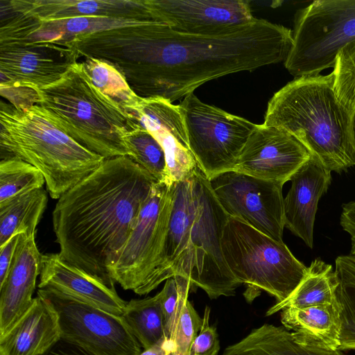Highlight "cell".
I'll return each instance as SVG.
<instances>
[{
    "instance_id": "1",
    "label": "cell",
    "mask_w": 355,
    "mask_h": 355,
    "mask_svg": "<svg viewBox=\"0 0 355 355\" xmlns=\"http://www.w3.org/2000/svg\"><path fill=\"white\" fill-rule=\"evenodd\" d=\"M73 44L80 57L113 65L139 96L173 103L211 80L284 62L293 36L291 29L257 18L216 35L147 21L78 34Z\"/></svg>"
},
{
    "instance_id": "2",
    "label": "cell",
    "mask_w": 355,
    "mask_h": 355,
    "mask_svg": "<svg viewBox=\"0 0 355 355\" xmlns=\"http://www.w3.org/2000/svg\"><path fill=\"white\" fill-rule=\"evenodd\" d=\"M156 182L128 156L105 159L55 206L53 227L62 259L114 286L110 268Z\"/></svg>"
},
{
    "instance_id": "3",
    "label": "cell",
    "mask_w": 355,
    "mask_h": 355,
    "mask_svg": "<svg viewBox=\"0 0 355 355\" xmlns=\"http://www.w3.org/2000/svg\"><path fill=\"white\" fill-rule=\"evenodd\" d=\"M172 208L156 268L135 293H149L178 275L188 278L211 299L231 296L240 284L227 266L221 236L228 219L199 166L188 179L172 184Z\"/></svg>"
},
{
    "instance_id": "4",
    "label": "cell",
    "mask_w": 355,
    "mask_h": 355,
    "mask_svg": "<svg viewBox=\"0 0 355 355\" xmlns=\"http://www.w3.org/2000/svg\"><path fill=\"white\" fill-rule=\"evenodd\" d=\"M352 114L336 94L331 72L288 82L268 101L263 124L288 132L340 173L355 166Z\"/></svg>"
},
{
    "instance_id": "5",
    "label": "cell",
    "mask_w": 355,
    "mask_h": 355,
    "mask_svg": "<svg viewBox=\"0 0 355 355\" xmlns=\"http://www.w3.org/2000/svg\"><path fill=\"white\" fill-rule=\"evenodd\" d=\"M33 89L35 105L80 145L104 159L131 156L125 138L139 123L94 85L83 62L72 64L55 82Z\"/></svg>"
},
{
    "instance_id": "6",
    "label": "cell",
    "mask_w": 355,
    "mask_h": 355,
    "mask_svg": "<svg viewBox=\"0 0 355 355\" xmlns=\"http://www.w3.org/2000/svg\"><path fill=\"white\" fill-rule=\"evenodd\" d=\"M0 146L5 157L23 160L43 175L53 199L95 171L105 160L58 128L37 105L15 107L1 102Z\"/></svg>"
},
{
    "instance_id": "7",
    "label": "cell",
    "mask_w": 355,
    "mask_h": 355,
    "mask_svg": "<svg viewBox=\"0 0 355 355\" xmlns=\"http://www.w3.org/2000/svg\"><path fill=\"white\" fill-rule=\"evenodd\" d=\"M12 12L1 22V85L40 88L60 79L78 62L71 39L36 18Z\"/></svg>"
},
{
    "instance_id": "8",
    "label": "cell",
    "mask_w": 355,
    "mask_h": 355,
    "mask_svg": "<svg viewBox=\"0 0 355 355\" xmlns=\"http://www.w3.org/2000/svg\"><path fill=\"white\" fill-rule=\"evenodd\" d=\"M225 261L236 280L248 286L245 298L263 290L285 300L304 278L307 267L282 241L232 217H228L221 236Z\"/></svg>"
},
{
    "instance_id": "9",
    "label": "cell",
    "mask_w": 355,
    "mask_h": 355,
    "mask_svg": "<svg viewBox=\"0 0 355 355\" xmlns=\"http://www.w3.org/2000/svg\"><path fill=\"white\" fill-rule=\"evenodd\" d=\"M293 45L284 61L295 78L333 67L338 53L355 40V0H316L298 10Z\"/></svg>"
},
{
    "instance_id": "10",
    "label": "cell",
    "mask_w": 355,
    "mask_h": 355,
    "mask_svg": "<svg viewBox=\"0 0 355 355\" xmlns=\"http://www.w3.org/2000/svg\"><path fill=\"white\" fill-rule=\"evenodd\" d=\"M178 106L189 149L207 178L233 171L257 124L205 103L193 93Z\"/></svg>"
},
{
    "instance_id": "11",
    "label": "cell",
    "mask_w": 355,
    "mask_h": 355,
    "mask_svg": "<svg viewBox=\"0 0 355 355\" xmlns=\"http://www.w3.org/2000/svg\"><path fill=\"white\" fill-rule=\"evenodd\" d=\"M172 184L157 182L116 260L109 270L112 280L135 293L148 279L159 261L172 208Z\"/></svg>"
},
{
    "instance_id": "12",
    "label": "cell",
    "mask_w": 355,
    "mask_h": 355,
    "mask_svg": "<svg viewBox=\"0 0 355 355\" xmlns=\"http://www.w3.org/2000/svg\"><path fill=\"white\" fill-rule=\"evenodd\" d=\"M56 311L61 338L95 355H139L141 345L122 316L55 291L39 288Z\"/></svg>"
},
{
    "instance_id": "13",
    "label": "cell",
    "mask_w": 355,
    "mask_h": 355,
    "mask_svg": "<svg viewBox=\"0 0 355 355\" xmlns=\"http://www.w3.org/2000/svg\"><path fill=\"white\" fill-rule=\"evenodd\" d=\"M209 182L228 216L245 223L277 241H283V185L235 171L221 173Z\"/></svg>"
},
{
    "instance_id": "14",
    "label": "cell",
    "mask_w": 355,
    "mask_h": 355,
    "mask_svg": "<svg viewBox=\"0 0 355 355\" xmlns=\"http://www.w3.org/2000/svg\"><path fill=\"white\" fill-rule=\"evenodd\" d=\"M310 157L294 136L263 123L249 136L233 171L284 185Z\"/></svg>"
},
{
    "instance_id": "15",
    "label": "cell",
    "mask_w": 355,
    "mask_h": 355,
    "mask_svg": "<svg viewBox=\"0 0 355 355\" xmlns=\"http://www.w3.org/2000/svg\"><path fill=\"white\" fill-rule=\"evenodd\" d=\"M155 19L175 31L216 35L252 21L245 0H147Z\"/></svg>"
},
{
    "instance_id": "16",
    "label": "cell",
    "mask_w": 355,
    "mask_h": 355,
    "mask_svg": "<svg viewBox=\"0 0 355 355\" xmlns=\"http://www.w3.org/2000/svg\"><path fill=\"white\" fill-rule=\"evenodd\" d=\"M162 146L172 183L190 178L198 165L189 147L178 105L161 97H141L128 111Z\"/></svg>"
},
{
    "instance_id": "17",
    "label": "cell",
    "mask_w": 355,
    "mask_h": 355,
    "mask_svg": "<svg viewBox=\"0 0 355 355\" xmlns=\"http://www.w3.org/2000/svg\"><path fill=\"white\" fill-rule=\"evenodd\" d=\"M6 6L44 21L78 17L157 21L147 0H10Z\"/></svg>"
},
{
    "instance_id": "18",
    "label": "cell",
    "mask_w": 355,
    "mask_h": 355,
    "mask_svg": "<svg viewBox=\"0 0 355 355\" xmlns=\"http://www.w3.org/2000/svg\"><path fill=\"white\" fill-rule=\"evenodd\" d=\"M39 288L50 289L122 316L127 302L114 286L64 261L58 253L43 254Z\"/></svg>"
},
{
    "instance_id": "19",
    "label": "cell",
    "mask_w": 355,
    "mask_h": 355,
    "mask_svg": "<svg viewBox=\"0 0 355 355\" xmlns=\"http://www.w3.org/2000/svg\"><path fill=\"white\" fill-rule=\"evenodd\" d=\"M331 171L313 155L291 177L284 200L285 227L310 248L319 200L327 191Z\"/></svg>"
},
{
    "instance_id": "20",
    "label": "cell",
    "mask_w": 355,
    "mask_h": 355,
    "mask_svg": "<svg viewBox=\"0 0 355 355\" xmlns=\"http://www.w3.org/2000/svg\"><path fill=\"white\" fill-rule=\"evenodd\" d=\"M42 257L35 235L23 234L8 275L0 285V336L5 334L32 305Z\"/></svg>"
},
{
    "instance_id": "21",
    "label": "cell",
    "mask_w": 355,
    "mask_h": 355,
    "mask_svg": "<svg viewBox=\"0 0 355 355\" xmlns=\"http://www.w3.org/2000/svg\"><path fill=\"white\" fill-rule=\"evenodd\" d=\"M60 338L56 311L37 293L28 310L0 336V355H42Z\"/></svg>"
},
{
    "instance_id": "22",
    "label": "cell",
    "mask_w": 355,
    "mask_h": 355,
    "mask_svg": "<svg viewBox=\"0 0 355 355\" xmlns=\"http://www.w3.org/2000/svg\"><path fill=\"white\" fill-rule=\"evenodd\" d=\"M222 355H345L310 341L283 327L264 324L240 341L227 347Z\"/></svg>"
},
{
    "instance_id": "23",
    "label": "cell",
    "mask_w": 355,
    "mask_h": 355,
    "mask_svg": "<svg viewBox=\"0 0 355 355\" xmlns=\"http://www.w3.org/2000/svg\"><path fill=\"white\" fill-rule=\"evenodd\" d=\"M281 322L286 329L304 338L339 349L340 319L336 302L304 308H285L281 312Z\"/></svg>"
},
{
    "instance_id": "24",
    "label": "cell",
    "mask_w": 355,
    "mask_h": 355,
    "mask_svg": "<svg viewBox=\"0 0 355 355\" xmlns=\"http://www.w3.org/2000/svg\"><path fill=\"white\" fill-rule=\"evenodd\" d=\"M47 200V193L42 187L23 192L0 203V246L17 234L35 235Z\"/></svg>"
},
{
    "instance_id": "25",
    "label": "cell",
    "mask_w": 355,
    "mask_h": 355,
    "mask_svg": "<svg viewBox=\"0 0 355 355\" xmlns=\"http://www.w3.org/2000/svg\"><path fill=\"white\" fill-rule=\"evenodd\" d=\"M336 279L331 265L320 258L312 261L302 280L285 300L270 308L266 315L288 307L304 308L335 302Z\"/></svg>"
},
{
    "instance_id": "26",
    "label": "cell",
    "mask_w": 355,
    "mask_h": 355,
    "mask_svg": "<svg viewBox=\"0 0 355 355\" xmlns=\"http://www.w3.org/2000/svg\"><path fill=\"white\" fill-rule=\"evenodd\" d=\"M334 271L335 302L340 319L339 349L355 350V256H338Z\"/></svg>"
},
{
    "instance_id": "27",
    "label": "cell",
    "mask_w": 355,
    "mask_h": 355,
    "mask_svg": "<svg viewBox=\"0 0 355 355\" xmlns=\"http://www.w3.org/2000/svg\"><path fill=\"white\" fill-rule=\"evenodd\" d=\"M122 317L144 350L166 338L164 315L157 295L128 302Z\"/></svg>"
},
{
    "instance_id": "28",
    "label": "cell",
    "mask_w": 355,
    "mask_h": 355,
    "mask_svg": "<svg viewBox=\"0 0 355 355\" xmlns=\"http://www.w3.org/2000/svg\"><path fill=\"white\" fill-rule=\"evenodd\" d=\"M130 157L146 170L158 182L173 184L167 173L164 151L157 140L140 124L125 138Z\"/></svg>"
},
{
    "instance_id": "29",
    "label": "cell",
    "mask_w": 355,
    "mask_h": 355,
    "mask_svg": "<svg viewBox=\"0 0 355 355\" xmlns=\"http://www.w3.org/2000/svg\"><path fill=\"white\" fill-rule=\"evenodd\" d=\"M83 64L94 85L127 112L137 103L140 96L132 89L123 75L113 65L93 58H86Z\"/></svg>"
},
{
    "instance_id": "30",
    "label": "cell",
    "mask_w": 355,
    "mask_h": 355,
    "mask_svg": "<svg viewBox=\"0 0 355 355\" xmlns=\"http://www.w3.org/2000/svg\"><path fill=\"white\" fill-rule=\"evenodd\" d=\"M45 183L42 173L33 165L15 157L0 162V203Z\"/></svg>"
},
{
    "instance_id": "31",
    "label": "cell",
    "mask_w": 355,
    "mask_h": 355,
    "mask_svg": "<svg viewBox=\"0 0 355 355\" xmlns=\"http://www.w3.org/2000/svg\"><path fill=\"white\" fill-rule=\"evenodd\" d=\"M192 284L184 277L174 276L166 280L162 291L157 295L164 315L165 337L172 341L175 327L188 300Z\"/></svg>"
},
{
    "instance_id": "32",
    "label": "cell",
    "mask_w": 355,
    "mask_h": 355,
    "mask_svg": "<svg viewBox=\"0 0 355 355\" xmlns=\"http://www.w3.org/2000/svg\"><path fill=\"white\" fill-rule=\"evenodd\" d=\"M336 94L352 113L355 110V40L347 44L338 53L334 70Z\"/></svg>"
},
{
    "instance_id": "33",
    "label": "cell",
    "mask_w": 355,
    "mask_h": 355,
    "mask_svg": "<svg viewBox=\"0 0 355 355\" xmlns=\"http://www.w3.org/2000/svg\"><path fill=\"white\" fill-rule=\"evenodd\" d=\"M202 325V318L187 300L178 320L172 339L178 355H189L191 345Z\"/></svg>"
},
{
    "instance_id": "34",
    "label": "cell",
    "mask_w": 355,
    "mask_h": 355,
    "mask_svg": "<svg viewBox=\"0 0 355 355\" xmlns=\"http://www.w3.org/2000/svg\"><path fill=\"white\" fill-rule=\"evenodd\" d=\"M210 308L206 306L201 329L193 341L189 355H218L220 349L216 329L209 325Z\"/></svg>"
},
{
    "instance_id": "35",
    "label": "cell",
    "mask_w": 355,
    "mask_h": 355,
    "mask_svg": "<svg viewBox=\"0 0 355 355\" xmlns=\"http://www.w3.org/2000/svg\"><path fill=\"white\" fill-rule=\"evenodd\" d=\"M23 234L14 235L0 246V285L3 283L8 275Z\"/></svg>"
},
{
    "instance_id": "36",
    "label": "cell",
    "mask_w": 355,
    "mask_h": 355,
    "mask_svg": "<svg viewBox=\"0 0 355 355\" xmlns=\"http://www.w3.org/2000/svg\"><path fill=\"white\" fill-rule=\"evenodd\" d=\"M42 355H95L83 347L60 338Z\"/></svg>"
},
{
    "instance_id": "37",
    "label": "cell",
    "mask_w": 355,
    "mask_h": 355,
    "mask_svg": "<svg viewBox=\"0 0 355 355\" xmlns=\"http://www.w3.org/2000/svg\"><path fill=\"white\" fill-rule=\"evenodd\" d=\"M171 343L172 341L164 338L150 348L141 352L139 355H167Z\"/></svg>"
},
{
    "instance_id": "38",
    "label": "cell",
    "mask_w": 355,
    "mask_h": 355,
    "mask_svg": "<svg viewBox=\"0 0 355 355\" xmlns=\"http://www.w3.org/2000/svg\"><path fill=\"white\" fill-rule=\"evenodd\" d=\"M167 355H178L175 352L174 343L172 342L170 348L168 351Z\"/></svg>"
},
{
    "instance_id": "39",
    "label": "cell",
    "mask_w": 355,
    "mask_h": 355,
    "mask_svg": "<svg viewBox=\"0 0 355 355\" xmlns=\"http://www.w3.org/2000/svg\"><path fill=\"white\" fill-rule=\"evenodd\" d=\"M352 130H353V135L355 141V110L353 112L352 114Z\"/></svg>"
},
{
    "instance_id": "40",
    "label": "cell",
    "mask_w": 355,
    "mask_h": 355,
    "mask_svg": "<svg viewBox=\"0 0 355 355\" xmlns=\"http://www.w3.org/2000/svg\"><path fill=\"white\" fill-rule=\"evenodd\" d=\"M351 203H352L354 206H355V201H352V202H351Z\"/></svg>"
}]
</instances>
